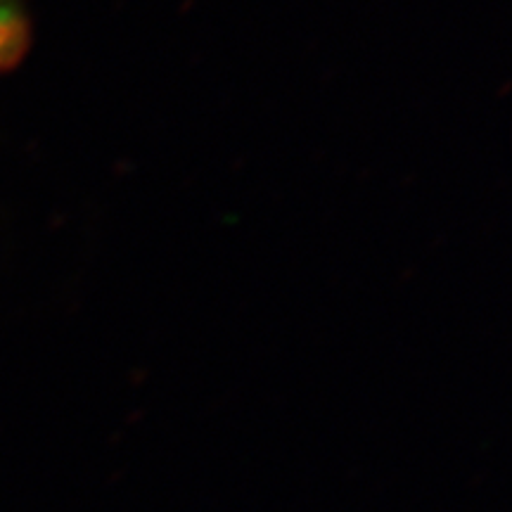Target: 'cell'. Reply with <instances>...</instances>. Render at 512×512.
Masks as SVG:
<instances>
[{"label": "cell", "instance_id": "obj_1", "mask_svg": "<svg viewBox=\"0 0 512 512\" xmlns=\"http://www.w3.org/2000/svg\"><path fill=\"white\" fill-rule=\"evenodd\" d=\"M27 43V22L19 12L17 0H0V69L22 55Z\"/></svg>", "mask_w": 512, "mask_h": 512}]
</instances>
